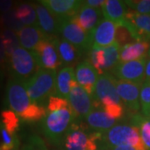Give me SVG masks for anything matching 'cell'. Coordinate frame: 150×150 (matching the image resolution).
<instances>
[{
  "label": "cell",
  "mask_w": 150,
  "mask_h": 150,
  "mask_svg": "<svg viewBox=\"0 0 150 150\" xmlns=\"http://www.w3.org/2000/svg\"><path fill=\"white\" fill-rule=\"evenodd\" d=\"M76 117L70 105L60 109L47 111L46 116L42 119V129L44 135L55 144L64 141V136Z\"/></svg>",
  "instance_id": "cell-1"
},
{
  "label": "cell",
  "mask_w": 150,
  "mask_h": 150,
  "mask_svg": "<svg viewBox=\"0 0 150 150\" xmlns=\"http://www.w3.org/2000/svg\"><path fill=\"white\" fill-rule=\"evenodd\" d=\"M57 70L41 69L26 82L28 93L33 103L43 106L55 95Z\"/></svg>",
  "instance_id": "cell-2"
},
{
  "label": "cell",
  "mask_w": 150,
  "mask_h": 150,
  "mask_svg": "<svg viewBox=\"0 0 150 150\" xmlns=\"http://www.w3.org/2000/svg\"><path fill=\"white\" fill-rule=\"evenodd\" d=\"M104 149H111L121 145H130L136 150H147L141 139L139 128L128 124H116L102 134Z\"/></svg>",
  "instance_id": "cell-3"
},
{
  "label": "cell",
  "mask_w": 150,
  "mask_h": 150,
  "mask_svg": "<svg viewBox=\"0 0 150 150\" xmlns=\"http://www.w3.org/2000/svg\"><path fill=\"white\" fill-rule=\"evenodd\" d=\"M102 134L88 132L83 123L74 122L65 134L63 141L64 150H97Z\"/></svg>",
  "instance_id": "cell-4"
},
{
  "label": "cell",
  "mask_w": 150,
  "mask_h": 150,
  "mask_svg": "<svg viewBox=\"0 0 150 150\" xmlns=\"http://www.w3.org/2000/svg\"><path fill=\"white\" fill-rule=\"evenodd\" d=\"M13 77L27 82L41 69L36 53L19 47L8 58Z\"/></svg>",
  "instance_id": "cell-5"
},
{
  "label": "cell",
  "mask_w": 150,
  "mask_h": 150,
  "mask_svg": "<svg viewBox=\"0 0 150 150\" xmlns=\"http://www.w3.org/2000/svg\"><path fill=\"white\" fill-rule=\"evenodd\" d=\"M6 100L10 110L21 117L33 103L31 101L26 87V82L12 77L6 88Z\"/></svg>",
  "instance_id": "cell-6"
},
{
  "label": "cell",
  "mask_w": 150,
  "mask_h": 150,
  "mask_svg": "<svg viewBox=\"0 0 150 150\" xmlns=\"http://www.w3.org/2000/svg\"><path fill=\"white\" fill-rule=\"evenodd\" d=\"M76 119H85L93 108V98L75 79L71 84L69 96L68 98Z\"/></svg>",
  "instance_id": "cell-7"
},
{
  "label": "cell",
  "mask_w": 150,
  "mask_h": 150,
  "mask_svg": "<svg viewBox=\"0 0 150 150\" xmlns=\"http://www.w3.org/2000/svg\"><path fill=\"white\" fill-rule=\"evenodd\" d=\"M42 69L57 70L63 63L57 48V38L46 37L34 50Z\"/></svg>",
  "instance_id": "cell-8"
},
{
  "label": "cell",
  "mask_w": 150,
  "mask_h": 150,
  "mask_svg": "<svg viewBox=\"0 0 150 150\" xmlns=\"http://www.w3.org/2000/svg\"><path fill=\"white\" fill-rule=\"evenodd\" d=\"M117 79L111 74H103L99 75L93 91V103L102 105L108 101L123 105V102L118 96L117 87Z\"/></svg>",
  "instance_id": "cell-9"
},
{
  "label": "cell",
  "mask_w": 150,
  "mask_h": 150,
  "mask_svg": "<svg viewBox=\"0 0 150 150\" xmlns=\"http://www.w3.org/2000/svg\"><path fill=\"white\" fill-rule=\"evenodd\" d=\"M59 24V33L62 34L64 39L74 45L80 51H89L92 46L88 33L85 32L71 19H60Z\"/></svg>",
  "instance_id": "cell-10"
},
{
  "label": "cell",
  "mask_w": 150,
  "mask_h": 150,
  "mask_svg": "<svg viewBox=\"0 0 150 150\" xmlns=\"http://www.w3.org/2000/svg\"><path fill=\"white\" fill-rule=\"evenodd\" d=\"M144 83L130 81L117 80L116 87L126 110L132 116L140 109V91Z\"/></svg>",
  "instance_id": "cell-11"
},
{
  "label": "cell",
  "mask_w": 150,
  "mask_h": 150,
  "mask_svg": "<svg viewBox=\"0 0 150 150\" xmlns=\"http://www.w3.org/2000/svg\"><path fill=\"white\" fill-rule=\"evenodd\" d=\"M146 62L147 58L129 62H119L111 74L119 80L144 83Z\"/></svg>",
  "instance_id": "cell-12"
},
{
  "label": "cell",
  "mask_w": 150,
  "mask_h": 150,
  "mask_svg": "<svg viewBox=\"0 0 150 150\" xmlns=\"http://www.w3.org/2000/svg\"><path fill=\"white\" fill-rule=\"evenodd\" d=\"M40 4L59 20L71 19L78 13L83 4L79 0H43Z\"/></svg>",
  "instance_id": "cell-13"
},
{
  "label": "cell",
  "mask_w": 150,
  "mask_h": 150,
  "mask_svg": "<svg viewBox=\"0 0 150 150\" xmlns=\"http://www.w3.org/2000/svg\"><path fill=\"white\" fill-rule=\"evenodd\" d=\"M103 12L101 8H92L83 3L78 13L71 20L77 23L85 32L91 33L101 23L103 19Z\"/></svg>",
  "instance_id": "cell-14"
},
{
  "label": "cell",
  "mask_w": 150,
  "mask_h": 150,
  "mask_svg": "<svg viewBox=\"0 0 150 150\" xmlns=\"http://www.w3.org/2000/svg\"><path fill=\"white\" fill-rule=\"evenodd\" d=\"M116 23L103 18L101 23L89 33L91 46L108 47L115 42Z\"/></svg>",
  "instance_id": "cell-15"
},
{
  "label": "cell",
  "mask_w": 150,
  "mask_h": 150,
  "mask_svg": "<svg viewBox=\"0 0 150 150\" xmlns=\"http://www.w3.org/2000/svg\"><path fill=\"white\" fill-rule=\"evenodd\" d=\"M98 77V73L88 60L83 61L76 67L75 79L90 95L93 94Z\"/></svg>",
  "instance_id": "cell-16"
},
{
  "label": "cell",
  "mask_w": 150,
  "mask_h": 150,
  "mask_svg": "<svg viewBox=\"0 0 150 150\" xmlns=\"http://www.w3.org/2000/svg\"><path fill=\"white\" fill-rule=\"evenodd\" d=\"M125 19L132 26L139 41L148 42L150 39V14H140L128 9Z\"/></svg>",
  "instance_id": "cell-17"
},
{
  "label": "cell",
  "mask_w": 150,
  "mask_h": 150,
  "mask_svg": "<svg viewBox=\"0 0 150 150\" xmlns=\"http://www.w3.org/2000/svg\"><path fill=\"white\" fill-rule=\"evenodd\" d=\"M33 5L37 13L38 26L46 36L54 37L59 33V20L41 4Z\"/></svg>",
  "instance_id": "cell-18"
},
{
  "label": "cell",
  "mask_w": 150,
  "mask_h": 150,
  "mask_svg": "<svg viewBox=\"0 0 150 150\" xmlns=\"http://www.w3.org/2000/svg\"><path fill=\"white\" fill-rule=\"evenodd\" d=\"M87 124L94 132L103 134L116 125V119L110 117L104 109L93 108L85 118Z\"/></svg>",
  "instance_id": "cell-19"
},
{
  "label": "cell",
  "mask_w": 150,
  "mask_h": 150,
  "mask_svg": "<svg viewBox=\"0 0 150 150\" xmlns=\"http://www.w3.org/2000/svg\"><path fill=\"white\" fill-rule=\"evenodd\" d=\"M22 48L34 51L38 45L43 41L46 36L38 25L25 26L19 32L17 33Z\"/></svg>",
  "instance_id": "cell-20"
},
{
  "label": "cell",
  "mask_w": 150,
  "mask_h": 150,
  "mask_svg": "<svg viewBox=\"0 0 150 150\" xmlns=\"http://www.w3.org/2000/svg\"><path fill=\"white\" fill-rule=\"evenodd\" d=\"M150 44L149 42L139 41L120 48L119 62H129L146 59L149 55Z\"/></svg>",
  "instance_id": "cell-21"
},
{
  "label": "cell",
  "mask_w": 150,
  "mask_h": 150,
  "mask_svg": "<svg viewBox=\"0 0 150 150\" xmlns=\"http://www.w3.org/2000/svg\"><path fill=\"white\" fill-rule=\"evenodd\" d=\"M75 80V71L73 67L66 66L61 69L57 74L55 96L68 100L71 90V84Z\"/></svg>",
  "instance_id": "cell-22"
},
{
  "label": "cell",
  "mask_w": 150,
  "mask_h": 150,
  "mask_svg": "<svg viewBox=\"0 0 150 150\" xmlns=\"http://www.w3.org/2000/svg\"><path fill=\"white\" fill-rule=\"evenodd\" d=\"M128 6L124 1L119 0H106L102 7L103 17L115 23L125 19Z\"/></svg>",
  "instance_id": "cell-23"
},
{
  "label": "cell",
  "mask_w": 150,
  "mask_h": 150,
  "mask_svg": "<svg viewBox=\"0 0 150 150\" xmlns=\"http://www.w3.org/2000/svg\"><path fill=\"white\" fill-rule=\"evenodd\" d=\"M57 48L63 64L73 67L80 57V50L64 38H57Z\"/></svg>",
  "instance_id": "cell-24"
},
{
  "label": "cell",
  "mask_w": 150,
  "mask_h": 150,
  "mask_svg": "<svg viewBox=\"0 0 150 150\" xmlns=\"http://www.w3.org/2000/svg\"><path fill=\"white\" fill-rule=\"evenodd\" d=\"M135 42H139V40L129 22L124 19L116 23L115 43H117L120 48Z\"/></svg>",
  "instance_id": "cell-25"
},
{
  "label": "cell",
  "mask_w": 150,
  "mask_h": 150,
  "mask_svg": "<svg viewBox=\"0 0 150 150\" xmlns=\"http://www.w3.org/2000/svg\"><path fill=\"white\" fill-rule=\"evenodd\" d=\"M17 18L25 26L38 25L37 13L33 4L23 3L19 4L14 8Z\"/></svg>",
  "instance_id": "cell-26"
},
{
  "label": "cell",
  "mask_w": 150,
  "mask_h": 150,
  "mask_svg": "<svg viewBox=\"0 0 150 150\" xmlns=\"http://www.w3.org/2000/svg\"><path fill=\"white\" fill-rule=\"evenodd\" d=\"M104 52V74H111L112 71L119 63V52L120 47L117 43H114L108 46L103 47Z\"/></svg>",
  "instance_id": "cell-27"
},
{
  "label": "cell",
  "mask_w": 150,
  "mask_h": 150,
  "mask_svg": "<svg viewBox=\"0 0 150 150\" xmlns=\"http://www.w3.org/2000/svg\"><path fill=\"white\" fill-rule=\"evenodd\" d=\"M131 125L139 129L141 139L147 150H150V119L140 114L132 116Z\"/></svg>",
  "instance_id": "cell-28"
},
{
  "label": "cell",
  "mask_w": 150,
  "mask_h": 150,
  "mask_svg": "<svg viewBox=\"0 0 150 150\" xmlns=\"http://www.w3.org/2000/svg\"><path fill=\"white\" fill-rule=\"evenodd\" d=\"M0 121L3 123L5 129L12 135H17L19 129V117L12 110H3L0 114Z\"/></svg>",
  "instance_id": "cell-29"
},
{
  "label": "cell",
  "mask_w": 150,
  "mask_h": 150,
  "mask_svg": "<svg viewBox=\"0 0 150 150\" xmlns=\"http://www.w3.org/2000/svg\"><path fill=\"white\" fill-rule=\"evenodd\" d=\"M1 38L3 40V43L4 45L6 51V55L7 58L8 59L10 57V55L17 48H19V39L18 37V34L16 32L10 30V29H6L4 28L1 33Z\"/></svg>",
  "instance_id": "cell-30"
},
{
  "label": "cell",
  "mask_w": 150,
  "mask_h": 150,
  "mask_svg": "<svg viewBox=\"0 0 150 150\" xmlns=\"http://www.w3.org/2000/svg\"><path fill=\"white\" fill-rule=\"evenodd\" d=\"M88 61L97 70L98 74H104V52L103 47L93 46L88 51Z\"/></svg>",
  "instance_id": "cell-31"
},
{
  "label": "cell",
  "mask_w": 150,
  "mask_h": 150,
  "mask_svg": "<svg viewBox=\"0 0 150 150\" xmlns=\"http://www.w3.org/2000/svg\"><path fill=\"white\" fill-rule=\"evenodd\" d=\"M0 23L6 29H10L16 33L19 32L21 29L25 27L21 22L17 18L14 8H13L8 13L2 14V16L0 17Z\"/></svg>",
  "instance_id": "cell-32"
},
{
  "label": "cell",
  "mask_w": 150,
  "mask_h": 150,
  "mask_svg": "<svg viewBox=\"0 0 150 150\" xmlns=\"http://www.w3.org/2000/svg\"><path fill=\"white\" fill-rule=\"evenodd\" d=\"M46 114H47L46 108L39 106L36 103H33L27 111L20 117V118L27 122H36L43 119Z\"/></svg>",
  "instance_id": "cell-33"
},
{
  "label": "cell",
  "mask_w": 150,
  "mask_h": 150,
  "mask_svg": "<svg viewBox=\"0 0 150 150\" xmlns=\"http://www.w3.org/2000/svg\"><path fill=\"white\" fill-rule=\"evenodd\" d=\"M140 106L145 118L150 117V83H144L140 91Z\"/></svg>",
  "instance_id": "cell-34"
},
{
  "label": "cell",
  "mask_w": 150,
  "mask_h": 150,
  "mask_svg": "<svg viewBox=\"0 0 150 150\" xmlns=\"http://www.w3.org/2000/svg\"><path fill=\"white\" fill-rule=\"evenodd\" d=\"M102 106L104 111L112 118L117 120V119H120L121 118H123V113L125 111L123 105L115 103L112 101H108V102L103 103Z\"/></svg>",
  "instance_id": "cell-35"
},
{
  "label": "cell",
  "mask_w": 150,
  "mask_h": 150,
  "mask_svg": "<svg viewBox=\"0 0 150 150\" xmlns=\"http://www.w3.org/2000/svg\"><path fill=\"white\" fill-rule=\"evenodd\" d=\"M126 5L130 9L135 11L140 14H150V0H134V1H124Z\"/></svg>",
  "instance_id": "cell-36"
},
{
  "label": "cell",
  "mask_w": 150,
  "mask_h": 150,
  "mask_svg": "<svg viewBox=\"0 0 150 150\" xmlns=\"http://www.w3.org/2000/svg\"><path fill=\"white\" fill-rule=\"evenodd\" d=\"M69 105V103L67 99L54 95V96L49 98L46 109H47V111H53V110H57V109H60L62 108L67 107Z\"/></svg>",
  "instance_id": "cell-37"
},
{
  "label": "cell",
  "mask_w": 150,
  "mask_h": 150,
  "mask_svg": "<svg viewBox=\"0 0 150 150\" xmlns=\"http://www.w3.org/2000/svg\"><path fill=\"white\" fill-rule=\"evenodd\" d=\"M7 59L8 58H7V55H6L5 48H4L2 38H1V35H0V70L4 69Z\"/></svg>",
  "instance_id": "cell-38"
},
{
  "label": "cell",
  "mask_w": 150,
  "mask_h": 150,
  "mask_svg": "<svg viewBox=\"0 0 150 150\" xmlns=\"http://www.w3.org/2000/svg\"><path fill=\"white\" fill-rule=\"evenodd\" d=\"M13 2L11 0H0V11L4 13L12 10Z\"/></svg>",
  "instance_id": "cell-39"
},
{
  "label": "cell",
  "mask_w": 150,
  "mask_h": 150,
  "mask_svg": "<svg viewBox=\"0 0 150 150\" xmlns=\"http://www.w3.org/2000/svg\"><path fill=\"white\" fill-rule=\"evenodd\" d=\"M105 1L103 0H88V1H83V3L86 5L92 7V8H99V7H103Z\"/></svg>",
  "instance_id": "cell-40"
},
{
  "label": "cell",
  "mask_w": 150,
  "mask_h": 150,
  "mask_svg": "<svg viewBox=\"0 0 150 150\" xmlns=\"http://www.w3.org/2000/svg\"><path fill=\"white\" fill-rule=\"evenodd\" d=\"M144 83H150V58L147 59L145 66Z\"/></svg>",
  "instance_id": "cell-41"
},
{
  "label": "cell",
  "mask_w": 150,
  "mask_h": 150,
  "mask_svg": "<svg viewBox=\"0 0 150 150\" xmlns=\"http://www.w3.org/2000/svg\"><path fill=\"white\" fill-rule=\"evenodd\" d=\"M148 57L150 58V48H149V55H148Z\"/></svg>",
  "instance_id": "cell-42"
},
{
  "label": "cell",
  "mask_w": 150,
  "mask_h": 150,
  "mask_svg": "<svg viewBox=\"0 0 150 150\" xmlns=\"http://www.w3.org/2000/svg\"><path fill=\"white\" fill-rule=\"evenodd\" d=\"M149 119H150V117H149Z\"/></svg>",
  "instance_id": "cell-43"
}]
</instances>
